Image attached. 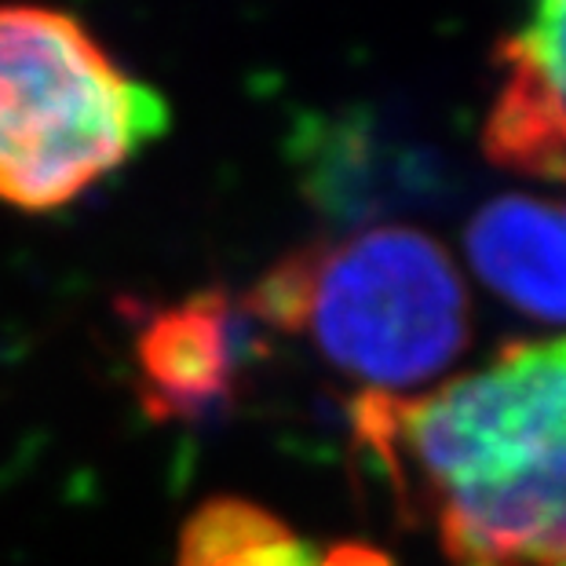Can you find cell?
<instances>
[{
    "mask_svg": "<svg viewBox=\"0 0 566 566\" xmlns=\"http://www.w3.org/2000/svg\"><path fill=\"white\" fill-rule=\"evenodd\" d=\"M352 424L450 566H566V336L420 395H358Z\"/></svg>",
    "mask_w": 566,
    "mask_h": 566,
    "instance_id": "cell-1",
    "label": "cell"
},
{
    "mask_svg": "<svg viewBox=\"0 0 566 566\" xmlns=\"http://www.w3.org/2000/svg\"><path fill=\"white\" fill-rule=\"evenodd\" d=\"M245 304L268 329L304 336L363 395H413L472 336L468 285L450 249L402 223L285 252Z\"/></svg>",
    "mask_w": 566,
    "mask_h": 566,
    "instance_id": "cell-2",
    "label": "cell"
},
{
    "mask_svg": "<svg viewBox=\"0 0 566 566\" xmlns=\"http://www.w3.org/2000/svg\"><path fill=\"white\" fill-rule=\"evenodd\" d=\"M168 128V103L77 15L0 4V201L63 209Z\"/></svg>",
    "mask_w": 566,
    "mask_h": 566,
    "instance_id": "cell-3",
    "label": "cell"
},
{
    "mask_svg": "<svg viewBox=\"0 0 566 566\" xmlns=\"http://www.w3.org/2000/svg\"><path fill=\"white\" fill-rule=\"evenodd\" d=\"M256 329L245 296L223 289L190 293L143 315L132 340L143 413L158 424L220 420L242 399Z\"/></svg>",
    "mask_w": 566,
    "mask_h": 566,
    "instance_id": "cell-4",
    "label": "cell"
},
{
    "mask_svg": "<svg viewBox=\"0 0 566 566\" xmlns=\"http://www.w3.org/2000/svg\"><path fill=\"white\" fill-rule=\"evenodd\" d=\"M483 122L490 161L566 187V0H534L497 48Z\"/></svg>",
    "mask_w": 566,
    "mask_h": 566,
    "instance_id": "cell-5",
    "label": "cell"
},
{
    "mask_svg": "<svg viewBox=\"0 0 566 566\" xmlns=\"http://www.w3.org/2000/svg\"><path fill=\"white\" fill-rule=\"evenodd\" d=\"M464 252L493 296L566 325V201L504 195L479 205L464 227Z\"/></svg>",
    "mask_w": 566,
    "mask_h": 566,
    "instance_id": "cell-6",
    "label": "cell"
},
{
    "mask_svg": "<svg viewBox=\"0 0 566 566\" xmlns=\"http://www.w3.org/2000/svg\"><path fill=\"white\" fill-rule=\"evenodd\" d=\"M318 556L274 512L242 497H212L179 534L176 566H318Z\"/></svg>",
    "mask_w": 566,
    "mask_h": 566,
    "instance_id": "cell-7",
    "label": "cell"
},
{
    "mask_svg": "<svg viewBox=\"0 0 566 566\" xmlns=\"http://www.w3.org/2000/svg\"><path fill=\"white\" fill-rule=\"evenodd\" d=\"M318 566H395L388 552L363 545V541H344V545H333L329 552H322Z\"/></svg>",
    "mask_w": 566,
    "mask_h": 566,
    "instance_id": "cell-8",
    "label": "cell"
}]
</instances>
